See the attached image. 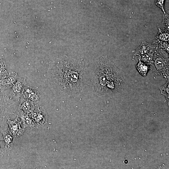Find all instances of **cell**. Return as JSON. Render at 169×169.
<instances>
[{
    "label": "cell",
    "mask_w": 169,
    "mask_h": 169,
    "mask_svg": "<svg viewBox=\"0 0 169 169\" xmlns=\"http://www.w3.org/2000/svg\"><path fill=\"white\" fill-rule=\"evenodd\" d=\"M18 117L17 116V117L13 120L9 118L6 122L8 125V130L9 133L14 137L21 136L25 130V128L22 127L21 122L18 120Z\"/></svg>",
    "instance_id": "7"
},
{
    "label": "cell",
    "mask_w": 169,
    "mask_h": 169,
    "mask_svg": "<svg viewBox=\"0 0 169 169\" xmlns=\"http://www.w3.org/2000/svg\"><path fill=\"white\" fill-rule=\"evenodd\" d=\"M162 41H169V30L166 29L162 30L158 28V32L155 38L153 43L156 44Z\"/></svg>",
    "instance_id": "14"
},
{
    "label": "cell",
    "mask_w": 169,
    "mask_h": 169,
    "mask_svg": "<svg viewBox=\"0 0 169 169\" xmlns=\"http://www.w3.org/2000/svg\"><path fill=\"white\" fill-rule=\"evenodd\" d=\"M16 101L12 100L6 93L0 90V132L4 125L12 114L17 106Z\"/></svg>",
    "instance_id": "3"
},
{
    "label": "cell",
    "mask_w": 169,
    "mask_h": 169,
    "mask_svg": "<svg viewBox=\"0 0 169 169\" xmlns=\"http://www.w3.org/2000/svg\"><path fill=\"white\" fill-rule=\"evenodd\" d=\"M8 74L6 64L5 61L0 58V79L6 77Z\"/></svg>",
    "instance_id": "16"
},
{
    "label": "cell",
    "mask_w": 169,
    "mask_h": 169,
    "mask_svg": "<svg viewBox=\"0 0 169 169\" xmlns=\"http://www.w3.org/2000/svg\"><path fill=\"white\" fill-rule=\"evenodd\" d=\"M28 114L33 122L39 126L44 125L47 122V113L41 106L35 105L34 110Z\"/></svg>",
    "instance_id": "6"
},
{
    "label": "cell",
    "mask_w": 169,
    "mask_h": 169,
    "mask_svg": "<svg viewBox=\"0 0 169 169\" xmlns=\"http://www.w3.org/2000/svg\"><path fill=\"white\" fill-rule=\"evenodd\" d=\"M136 68L140 74L143 76H146L147 72L148 67L139 59V62L136 66Z\"/></svg>",
    "instance_id": "15"
},
{
    "label": "cell",
    "mask_w": 169,
    "mask_h": 169,
    "mask_svg": "<svg viewBox=\"0 0 169 169\" xmlns=\"http://www.w3.org/2000/svg\"><path fill=\"white\" fill-rule=\"evenodd\" d=\"M161 93L166 97H169V80L164 85L159 88Z\"/></svg>",
    "instance_id": "17"
},
{
    "label": "cell",
    "mask_w": 169,
    "mask_h": 169,
    "mask_svg": "<svg viewBox=\"0 0 169 169\" xmlns=\"http://www.w3.org/2000/svg\"><path fill=\"white\" fill-rule=\"evenodd\" d=\"M165 0H156L155 2L157 6L160 8L163 12L164 13L165 12L164 9V4Z\"/></svg>",
    "instance_id": "19"
},
{
    "label": "cell",
    "mask_w": 169,
    "mask_h": 169,
    "mask_svg": "<svg viewBox=\"0 0 169 169\" xmlns=\"http://www.w3.org/2000/svg\"><path fill=\"white\" fill-rule=\"evenodd\" d=\"M156 47V45L154 43H149L146 41L142 42L140 46L137 48L136 54L140 57L149 53L154 52Z\"/></svg>",
    "instance_id": "10"
},
{
    "label": "cell",
    "mask_w": 169,
    "mask_h": 169,
    "mask_svg": "<svg viewBox=\"0 0 169 169\" xmlns=\"http://www.w3.org/2000/svg\"><path fill=\"white\" fill-rule=\"evenodd\" d=\"M27 84L26 77L18 78L15 83L11 88L8 95L15 101H19L23 90Z\"/></svg>",
    "instance_id": "5"
},
{
    "label": "cell",
    "mask_w": 169,
    "mask_h": 169,
    "mask_svg": "<svg viewBox=\"0 0 169 169\" xmlns=\"http://www.w3.org/2000/svg\"><path fill=\"white\" fill-rule=\"evenodd\" d=\"M168 55L165 50L159 48L156 45L154 54L153 62L151 66L153 72L161 75H166V72L168 70Z\"/></svg>",
    "instance_id": "4"
},
{
    "label": "cell",
    "mask_w": 169,
    "mask_h": 169,
    "mask_svg": "<svg viewBox=\"0 0 169 169\" xmlns=\"http://www.w3.org/2000/svg\"><path fill=\"white\" fill-rule=\"evenodd\" d=\"M2 134V141L4 145V149L6 153L9 152L12 149L13 146V137L10 133H7L6 131L2 130L1 132Z\"/></svg>",
    "instance_id": "13"
},
{
    "label": "cell",
    "mask_w": 169,
    "mask_h": 169,
    "mask_svg": "<svg viewBox=\"0 0 169 169\" xmlns=\"http://www.w3.org/2000/svg\"><path fill=\"white\" fill-rule=\"evenodd\" d=\"M18 78L17 72H10L6 77L0 79V90L3 91L11 88Z\"/></svg>",
    "instance_id": "8"
},
{
    "label": "cell",
    "mask_w": 169,
    "mask_h": 169,
    "mask_svg": "<svg viewBox=\"0 0 169 169\" xmlns=\"http://www.w3.org/2000/svg\"><path fill=\"white\" fill-rule=\"evenodd\" d=\"M92 82L95 94L99 96L115 95L126 84L122 72L106 56L98 60Z\"/></svg>",
    "instance_id": "2"
},
{
    "label": "cell",
    "mask_w": 169,
    "mask_h": 169,
    "mask_svg": "<svg viewBox=\"0 0 169 169\" xmlns=\"http://www.w3.org/2000/svg\"><path fill=\"white\" fill-rule=\"evenodd\" d=\"M46 77L50 86L69 96H77L82 92L84 85V63L61 56L50 63Z\"/></svg>",
    "instance_id": "1"
},
{
    "label": "cell",
    "mask_w": 169,
    "mask_h": 169,
    "mask_svg": "<svg viewBox=\"0 0 169 169\" xmlns=\"http://www.w3.org/2000/svg\"><path fill=\"white\" fill-rule=\"evenodd\" d=\"M16 115L20 118L21 123L23 124V128L29 127L33 129L35 128L34 122L28 114L24 113L21 110H17Z\"/></svg>",
    "instance_id": "11"
},
{
    "label": "cell",
    "mask_w": 169,
    "mask_h": 169,
    "mask_svg": "<svg viewBox=\"0 0 169 169\" xmlns=\"http://www.w3.org/2000/svg\"><path fill=\"white\" fill-rule=\"evenodd\" d=\"M164 14L162 23L165 26V29L169 30V16L166 12Z\"/></svg>",
    "instance_id": "18"
},
{
    "label": "cell",
    "mask_w": 169,
    "mask_h": 169,
    "mask_svg": "<svg viewBox=\"0 0 169 169\" xmlns=\"http://www.w3.org/2000/svg\"><path fill=\"white\" fill-rule=\"evenodd\" d=\"M18 110H21L24 113L29 114L34 110L35 105L32 101L21 96L19 100Z\"/></svg>",
    "instance_id": "12"
},
{
    "label": "cell",
    "mask_w": 169,
    "mask_h": 169,
    "mask_svg": "<svg viewBox=\"0 0 169 169\" xmlns=\"http://www.w3.org/2000/svg\"><path fill=\"white\" fill-rule=\"evenodd\" d=\"M21 96L30 100L34 104L38 103L40 100L41 96L38 90L30 86H25Z\"/></svg>",
    "instance_id": "9"
}]
</instances>
